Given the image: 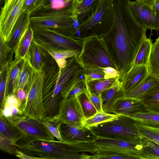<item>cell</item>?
I'll list each match as a JSON object with an SVG mask.
<instances>
[{
    "instance_id": "cell-1",
    "label": "cell",
    "mask_w": 159,
    "mask_h": 159,
    "mask_svg": "<svg viewBox=\"0 0 159 159\" xmlns=\"http://www.w3.org/2000/svg\"><path fill=\"white\" fill-rule=\"evenodd\" d=\"M113 20L109 30L100 38L120 73V79L133 66L147 29L136 20L129 0H111Z\"/></svg>"
},
{
    "instance_id": "cell-2",
    "label": "cell",
    "mask_w": 159,
    "mask_h": 159,
    "mask_svg": "<svg viewBox=\"0 0 159 159\" xmlns=\"http://www.w3.org/2000/svg\"><path fill=\"white\" fill-rule=\"evenodd\" d=\"M77 55L67 59V63L60 69L56 85L51 93L43 99V121L53 122L58 116L64 102L84 70L78 62Z\"/></svg>"
},
{
    "instance_id": "cell-3",
    "label": "cell",
    "mask_w": 159,
    "mask_h": 159,
    "mask_svg": "<svg viewBox=\"0 0 159 159\" xmlns=\"http://www.w3.org/2000/svg\"><path fill=\"white\" fill-rule=\"evenodd\" d=\"M22 152L37 159H87L88 155L73 152L68 142L24 137L14 145Z\"/></svg>"
},
{
    "instance_id": "cell-4",
    "label": "cell",
    "mask_w": 159,
    "mask_h": 159,
    "mask_svg": "<svg viewBox=\"0 0 159 159\" xmlns=\"http://www.w3.org/2000/svg\"><path fill=\"white\" fill-rule=\"evenodd\" d=\"M71 2L60 8L38 7L30 13V25L34 30L51 29L66 36H77L75 22L67 12Z\"/></svg>"
},
{
    "instance_id": "cell-5",
    "label": "cell",
    "mask_w": 159,
    "mask_h": 159,
    "mask_svg": "<svg viewBox=\"0 0 159 159\" xmlns=\"http://www.w3.org/2000/svg\"><path fill=\"white\" fill-rule=\"evenodd\" d=\"M77 58L84 70L104 74L103 68L111 67L119 71L101 39L97 35L83 38L82 48Z\"/></svg>"
},
{
    "instance_id": "cell-6",
    "label": "cell",
    "mask_w": 159,
    "mask_h": 159,
    "mask_svg": "<svg viewBox=\"0 0 159 159\" xmlns=\"http://www.w3.org/2000/svg\"><path fill=\"white\" fill-rule=\"evenodd\" d=\"M113 20L111 0H98L91 15L77 28L80 37H101L111 27Z\"/></svg>"
},
{
    "instance_id": "cell-7",
    "label": "cell",
    "mask_w": 159,
    "mask_h": 159,
    "mask_svg": "<svg viewBox=\"0 0 159 159\" xmlns=\"http://www.w3.org/2000/svg\"><path fill=\"white\" fill-rule=\"evenodd\" d=\"M43 74L33 70L24 89L26 99L20 110L23 116L43 121L44 109L43 99Z\"/></svg>"
},
{
    "instance_id": "cell-8",
    "label": "cell",
    "mask_w": 159,
    "mask_h": 159,
    "mask_svg": "<svg viewBox=\"0 0 159 159\" xmlns=\"http://www.w3.org/2000/svg\"><path fill=\"white\" fill-rule=\"evenodd\" d=\"M34 39L45 51L70 50L78 55L82 48L83 39L79 36H68L49 29H33Z\"/></svg>"
},
{
    "instance_id": "cell-9",
    "label": "cell",
    "mask_w": 159,
    "mask_h": 159,
    "mask_svg": "<svg viewBox=\"0 0 159 159\" xmlns=\"http://www.w3.org/2000/svg\"><path fill=\"white\" fill-rule=\"evenodd\" d=\"M134 121L125 115H118L110 120L89 129L97 137L129 138L140 139L141 136L134 125Z\"/></svg>"
},
{
    "instance_id": "cell-10",
    "label": "cell",
    "mask_w": 159,
    "mask_h": 159,
    "mask_svg": "<svg viewBox=\"0 0 159 159\" xmlns=\"http://www.w3.org/2000/svg\"><path fill=\"white\" fill-rule=\"evenodd\" d=\"M26 0H4L0 16V34L6 42L8 41L13 27L23 12Z\"/></svg>"
},
{
    "instance_id": "cell-11",
    "label": "cell",
    "mask_w": 159,
    "mask_h": 159,
    "mask_svg": "<svg viewBox=\"0 0 159 159\" xmlns=\"http://www.w3.org/2000/svg\"><path fill=\"white\" fill-rule=\"evenodd\" d=\"M8 118L21 131L23 137L55 140L42 121L24 116L12 115Z\"/></svg>"
},
{
    "instance_id": "cell-12",
    "label": "cell",
    "mask_w": 159,
    "mask_h": 159,
    "mask_svg": "<svg viewBox=\"0 0 159 159\" xmlns=\"http://www.w3.org/2000/svg\"><path fill=\"white\" fill-rule=\"evenodd\" d=\"M99 149L111 150L140 154V139L129 138H110L97 137L94 141Z\"/></svg>"
},
{
    "instance_id": "cell-13",
    "label": "cell",
    "mask_w": 159,
    "mask_h": 159,
    "mask_svg": "<svg viewBox=\"0 0 159 159\" xmlns=\"http://www.w3.org/2000/svg\"><path fill=\"white\" fill-rule=\"evenodd\" d=\"M130 10L136 20L147 29L159 30V15H156L152 7L143 1H129Z\"/></svg>"
},
{
    "instance_id": "cell-14",
    "label": "cell",
    "mask_w": 159,
    "mask_h": 159,
    "mask_svg": "<svg viewBox=\"0 0 159 159\" xmlns=\"http://www.w3.org/2000/svg\"><path fill=\"white\" fill-rule=\"evenodd\" d=\"M63 140L70 143L94 142L97 136L89 128L64 122L57 123Z\"/></svg>"
},
{
    "instance_id": "cell-15",
    "label": "cell",
    "mask_w": 159,
    "mask_h": 159,
    "mask_svg": "<svg viewBox=\"0 0 159 159\" xmlns=\"http://www.w3.org/2000/svg\"><path fill=\"white\" fill-rule=\"evenodd\" d=\"M85 117L78 97L67 98L54 123L64 122L75 125H83Z\"/></svg>"
},
{
    "instance_id": "cell-16",
    "label": "cell",
    "mask_w": 159,
    "mask_h": 159,
    "mask_svg": "<svg viewBox=\"0 0 159 159\" xmlns=\"http://www.w3.org/2000/svg\"><path fill=\"white\" fill-rule=\"evenodd\" d=\"M43 74V99L48 97L52 92L57 82L60 68L57 63L46 51L45 62L42 70Z\"/></svg>"
},
{
    "instance_id": "cell-17",
    "label": "cell",
    "mask_w": 159,
    "mask_h": 159,
    "mask_svg": "<svg viewBox=\"0 0 159 159\" xmlns=\"http://www.w3.org/2000/svg\"><path fill=\"white\" fill-rule=\"evenodd\" d=\"M147 66L133 65L121 78V88L125 93L142 82L148 75Z\"/></svg>"
},
{
    "instance_id": "cell-18",
    "label": "cell",
    "mask_w": 159,
    "mask_h": 159,
    "mask_svg": "<svg viewBox=\"0 0 159 159\" xmlns=\"http://www.w3.org/2000/svg\"><path fill=\"white\" fill-rule=\"evenodd\" d=\"M98 0H73L67 12L75 23L79 25L84 22L91 15Z\"/></svg>"
},
{
    "instance_id": "cell-19",
    "label": "cell",
    "mask_w": 159,
    "mask_h": 159,
    "mask_svg": "<svg viewBox=\"0 0 159 159\" xmlns=\"http://www.w3.org/2000/svg\"><path fill=\"white\" fill-rule=\"evenodd\" d=\"M125 93L121 88L120 77L119 76L117 78L110 87L101 94L103 111L110 113L111 109L116 102L119 99L125 97Z\"/></svg>"
},
{
    "instance_id": "cell-20",
    "label": "cell",
    "mask_w": 159,
    "mask_h": 159,
    "mask_svg": "<svg viewBox=\"0 0 159 159\" xmlns=\"http://www.w3.org/2000/svg\"><path fill=\"white\" fill-rule=\"evenodd\" d=\"M146 108V106L140 99L124 97L116 102L110 113L128 116L143 110Z\"/></svg>"
},
{
    "instance_id": "cell-21",
    "label": "cell",
    "mask_w": 159,
    "mask_h": 159,
    "mask_svg": "<svg viewBox=\"0 0 159 159\" xmlns=\"http://www.w3.org/2000/svg\"><path fill=\"white\" fill-rule=\"evenodd\" d=\"M30 13L29 11H25L21 14L13 27L8 41L6 43L9 48L14 51L30 24Z\"/></svg>"
},
{
    "instance_id": "cell-22",
    "label": "cell",
    "mask_w": 159,
    "mask_h": 159,
    "mask_svg": "<svg viewBox=\"0 0 159 159\" xmlns=\"http://www.w3.org/2000/svg\"><path fill=\"white\" fill-rule=\"evenodd\" d=\"M46 51L33 39L25 57L35 70L42 71Z\"/></svg>"
},
{
    "instance_id": "cell-23",
    "label": "cell",
    "mask_w": 159,
    "mask_h": 159,
    "mask_svg": "<svg viewBox=\"0 0 159 159\" xmlns=\"http://www.w3.org/2000/svg\"><path fill=\"white\" fill-rule=\"evenodd\" d=\"M0 136L13 145L24 137L21 131L7 118L0 114Z\"/></svg>"
},
{
    "instance_id": "cell-24",
    "label": "cell",
    "mask_w": 159,
    "mask_h": 159,
    "mask_svg": "<svg viewBox=\"0 0 159 159\" xmlns=\"http://www.w3.org/2000/svg\"><path fill=\"white\" fill-rule=\"evenodd\" d=\"M159 81V78L149 74L138 85L126 92L125 97L141 99Z\"/></svg>"
},
{
    "instance_id": "cell-25",
    "label": "cell",
    "mask_w": 159,
    "mask_h": 159,
    "mask_svg": "<svg viewBox=\"0 0 159 159\" xmlns=\"http://www.w3.org/2000/svg\"><path fill=\"white\" fill-rule=\"evenodd\" d=\"M135 122L152 127H159V112L147 107L145 110L127 116Z\"/></svg>"
},
{
    "instance_id": "cell-26",
    "label": "cell",
    "mask_w": 159,
    "mask_h": 159,
    "mask_svg": "<svg viewBox=\"0 0 159 159\" xmlns=\"http://www.w3.org/2000/svg\"><path fill=\"white\" fill-rule=\"evenodd\" d=\"M90 159H143L140 154L100 149H98L94 154L91 155Z\"/></svg>"
},
{
    "instance_id": "cell-27",
    "label": "cell",
    "mask_w": 159,
    "mask_h": 159,
    "mask_svg": "<svg viewBox=\"0 0 159 159\" xmlns=\"http://www.w3.org/2000/svg\"><path fill=\"white\" fill-rule=\"evenodd\" d=\"M153 43L150 37L145 38L142 41L136 56L133 65L147 66Z\"/></svg>"
},
{
    "instance_id": "cell-28",
    "label": "cell",
    "mask_w": 159,
    "mask_h": 159,
    "mask_svg": "<svg viewBox=\"0 0 159 159\" xmlns=\"http://www.w3.org/2000/svg\"><path fill=\"white\" fill-rule=\"evenodd\" d=\"M33 39V29L30 24L15 50V59L19 60L25 57Z\"/></svg>"
},
{
    "instance_id": "cell-29",
    "label": "cell",
    "mask_w": 159,
    "mask_h": 159,
    "mask_svg": "<svg viewBox=\"0 0 159 159\" xmlns=\"http://www.w3.org/2000/svg\"><path fill=\"white\" fill-rule=\"evenodd\" d=\"M140 154L143 159H159V145L151 139L141 136Z\"/></svg>"
},
{
    "instance_id": "cell-30",
    "label": "cell",
    "mask_w": 159,
    "mask_h": 159,
    "mask_svg": "<svg viewBox=\"0 0 159 159\" xmlns=\"http://www.w3.org/2000/svg\"><path fill=\"white\" fill-rule=\"evenodd\" d=\"M23 62V58L15 59L10 64L7 78L6 96L13 93L15 84Z\"/></svg>"
},
{
    "instance_id": "cell-31",
    "label": "cell",
    "mask_w": 159,
    "mask_h": 159,
    "mask_svg": "<svg viewBox=\"0 0 159 159\" xmlns=\"http://www.w3.org/2000/svg\"><path fill=\"white\" fill-rule=\"evenodd\" d=\"M147 66L149 74L159 78V37L153 43Z\"/></svg>"
},
{
    "instance_id": "cell-32",
    "label": "cell",
    "mask_w": 159,
    "mask_h": 159,
    "mask_svg": "<svg viewBox=\"0 0 159 159\" xmlns=\"http://www.w3.org/2000/svg\"><path fill=\"white\" fill-rule=\"evenodd\" d=\"M23 58V62L15 84L13 92L19 89H24L28 82L30 75L34 69L26 57Z\"/></svg>"
},
{
    "instance_id": "cell-33",
    "label": "cell",
    "mask_w": 159,
    "mask_h": 159,
    "mask_svg": "<svg viewBox=\"0 0 159 159\" xmlns=\"http://www.w3.org/2000/svg\"><path fill=\"white\" fill-rule=\"evenodd\" d=\"M118 115L102 111H98L95 114L85 119L83 125L89 128L100 124L107 122L116 117Z\"/></svg>"
},
{
    "instance_id": "cell-34",
    "label": "cell",
    "mask_w": 159,
    "mask_h": 159,
    "mask_svg": "<svg viewBox=\"0 0 159 159\" xmlns=\"http://www.w3.org/2000/svg\"><path fill=\"white\" fill-rule=\"evenodd\" d=\"M134 125L141 136L151 139L159 145V127L144 125L135 122Z\"/></svg>"
},
{
    "instance_id": "cell-35",
    "label": "cell",
    "mask_w": 159,
    "mask_h": 159,
    "mask_svg": "<svg viewBox=\"0 0 159 159\" xmlns=\"http://www.w3.org/2000/svg\"><path fill=\"white\" fill-rule=\"evenodd\" d=\"M116 78H111L90 81L88 83L89 90L91 93L101 95L112 85Z\"/></svg>"
},
{
    "instance_id": "cell-36",
    "label": "cell",
    "mask_w": 159,
    "mask_h": 159,
    "mask_svg": "<svg viewBox=\"0 0 159 159\" xmlns=\"http://www.w3.org/2000/svg\"><path fill=\"white\" fill-rule=\"evenodd\" d=\"M14 52L7 46L0 34V69L13 61L12 57Z\"/></svg>"
},
{
    "instance_id": "cell-37",
    "label": "cell",
    "mask_w": 159,
    "mask_h": 159,
    "mask_svg": "<svg viewBox=\"0 0 159 159\" xmlns=\"http://www.w3.org/2000/svg\"><path fill=\"white\" fill-rule=\"evenodd\" d=\"M55 60L59 68L64 67L67 63V59L78 54L75 52L67 50L54 51L48 49L47 51Z\"/></svg>"
},
{
    "instance_id": "cell-38",
    "label": "cell",
    "mask_w": 159,
    "mask_h": 159,
    "mask_svg": "<svg viewBox=\"0 0 159 159\" xmlns=\"http://www.w3.org/2000/svg\"><path fill=\"white\" fill-rule=\"evenodd\" d=\"M77 97L80 102L85 119L93 116L98 111L89 100L85 91L80 94Z\"/></svg>"
},
{
    "instance_id": "cell-39",
    "label": "cell",
    "mask_w": 159,
    "mask_h": 159,
    "mask_svg": "<svg viewBox=\"0 0 159 159\" xmlns=\"http://www.w3.org/2000/svg\"><path fill=\"white\" fill-rule=\"evenodd\" d=\"M10 64H7L0 69V109L3 107L6 96L7 78Z\"/></svg>"
},
{
    "instance_id": "cell-40",
    "label": "cell",
    "mask_w": 159,
    "mask_h": 159,
    "mask_svg": "<svg viewBox=\"0 0 159 159\" xmlns=\"http://www.w3.org/2000/svg\"><path fill=\"white\" fill-rule=\"evenodd\" d=\"M141 101L146 107L159 103V81L151 89Z\"/></svg>"
},
{
    "instance_id": "cell-41",
    "label": "cell",
    "mask_w": 159,
    "mask_h": 159,
    "mask_svg": "<svg viewBox=\"0 0 159 159\" xmlns=\"http://www.w3.org/2000/svg\"><path fill=\"white\" fill-rule=\"evenodd\" d=\"M85 82L86 86L85 92L89 100L98 111H103L102 107L101 95L91 93L89 90L88 83L86 81Z\"/></svg>"
},
{
    "instance_id": "cell-42",
    "label": "cell",
    "mask_w": 159,
    "mask_h": 159,
    "mask_svg": "<svg viewBox=\"0 0 159 159\" xmlns=\"http://www.w3.org/2000/svg\"><path fill=\"white\" fill-rule=\"evenodd\" d=\"M86 86L85 79H80L75 85L70 93L68 98L76 97L81 94L85 92Z\"/></svg>"
},
{
    "instance_id": "cell-43",
    "label": "cell",
    "mask_w": 159,
    "mask_h": 159,
    "mask_svg": "<svg viewBox=\"0 0 159 159\" xmlns=\"http://www.w3.org/2000/svg\"><path fill=\"white\" fill-rule=\"evenodd\" d=\"M83 75L85 81L88 83L95 80L110 79L103 73L92 71L84 70Z\"/></svg>"
},
{
    "instance_id": "cell-44",
    "label": "cell",
    "mask_w": 159,
    "mask_h": 159,
    "mask_svg": "<svg viewBox=\"0 0 159 159\" xmlns=\"http://www.w3.org/2000/svg\"><path fill=\"white\" fill-rule=\"evenodd\" d=\"M73 0H46L43 5L41 6L45 8L62 7L71 2Z\"/></svg>"
},
{
    "instance_id": "cell-45",
    "label": "cell",
    "mask_w": 159,
    "mask_h": 159,
    "mask_svg": "<svg viewBox=\"0 0 159 159\" xmlns=\"http://www.w3.org/2000/svg\"><path fill=\"white\" fill-rule=\"evenodd\" d=\"M0 140L1 149L10 154L15 155L18 150L17 148L1 136H0Z\"/></svg>"
},
{
    "instance_id": "cell-46",
    "label": "cell",
    "mask_w": 159,
    "mask_h": 159,
    "mask_svg": "<svg viewBox=\"0 0 159 159\" xmlns=\"http://www.w3.org/2000/svg\"><path fill=\"white\" fill-rule=\"evenodd\" d=\"M43 122L47 126L50 133L54 138L58 140L63 141L61 137L57 123Z\"/></svg>"
},
{
    "instance_id": "cell-47",
    "label": "cell",
    "mask_w": 159,
    "mask_h": 159,
    "mask_svg": "<svg viewBox=\"0 0 159 159\" xmlns=\"http://www.w3.org/2000/svg\"><path fill=\"white\" fill-rule=\"evenodd\" d=\"M6 103L11 107L15 106L19 109L20 104L16 95L14 93L9 94L6 96L4 103Z\"/></svg>"
},
{
    "instance_id": "cell-48",
    "label": "cell",
    "mask_w": 159,
    "mask_h": 159,
    "mask_svg": "<svg viewBox=\"0 0 159 159\" xmlns=\"http://www.w3.org/2000/svg\"><path fill=\"white\" fill-rule=\"evenodd\" d=\"M36 0H26L24 5L23 11H28L30 13L38 8L36 6Z\"/></svg>"
},
{
    "instance_id": "cell-49",
    "label": "cell",
    "mask_w": 159,
    "mask_h": 159,
    "mask_svg": "<svg viewBox=\"0 0 159 159\" xmlns=\"http://www.w3.org/2000/svg\"><path fill=\"white\" fill-rule=\"evenodd\" d=\"M13 93L16 96L20 104V109L21 107L25 101L26 98V93L23 89H19L15 90Z\"/></svg>"
},
{
    "instance_id": "cell-50",
    "label": "cell",
    "mask_w": 159,
    "mask_h": 159,
    "mask_svg": "<svg viewBox=\"0 0 159 159\" xmlns=\"http://www.w3.org/2000/svg\"><path fill=\"white\" fill-rule=\"evenodd\" d=\"M0 114H2L6 117H11L13 115L11 106L5 103L2 109H0Z\"/></svg>"
},
{
    "instance_id": "cell-51",
    "label": "cell",
    "mask_w": 159,
    "mask_h": 159,
    "mask_svg": "<svg viewBox=\"0 0 159 159\" xmlns=\"http://www.w3.org/2000/svg\"><path fill=\"white\" fill-rule=\"evenodd\" d=\"M18 158L22 159H36L37 158L27 155L18 150L15 155Z\"/></svg>"
},
{
    "instance_id": "cell-52",
    "label": "cell",
    "mask_w": 159,
    "mask_h": 159,
    "mask_svg": "<svg viewBox=\"0 0 159 159\" xmlns=\"http://www.w3.org/2000/svg\"><path fill=\"white\" fill-rule=\"evenodd\" d=\"M155 14L159 15V0H156L152 7Z\"/></svg>"
},
{
    "instance_id": "cell-53",
    "label": "cell",
    "mask_w": 159,
    "mask_h": 159,
    "mask_svg": "<svg viewBox=\"0 0 159 159\" xmlns=\"http://www.w3.org/2000/svg\"><path fill=\"white\" fill-rule=\"evenodd\" d=\"M147 107L149 109L159 112V103L150 105Z\"/></svg>"
},
{
    "instance_id": "cell-54",
    "label": "cell",
    "mask_w": 159,
    "mask_h": 159,
    "mask_svg": "<svg viewBox=\"0 0 159 159\" xmlns=\"http://www.w3.org/2000/svg\"><path fill=\"white\" fill-rule=\"evenodd\" d=\"M46 0H36V6L37 7L42 6Z\"/></svg>"
},
{
    "instance_id": "cell-55",
    "label": "cell",
    "mask_w": 159,
    "mask_h": 159,
    "mask_svg": "<svg viewBox=\"0 0 159 159\" xmlns=\"http://www.w3.org/2000/svg\"><path fill=\"white\" fill-rule=\"evenodd\" d=\"M156 0H143L145 3L152 7Z\"/></svg>"
},
{
    "instance_id": "cell-56",
    "label": "cell",
    "mask_w": 159,
    "mask_h": 159,
    "mask_svg": "<svg viewBox=\"0 0 159 159\" xmlns=\"http://www.w3.org/2000/svg\"><path fill=\"white\" fill-rule=\"evenodd\" d=\"M139 0L142 1V0Z\"/></svg>"
}]
</instances>
